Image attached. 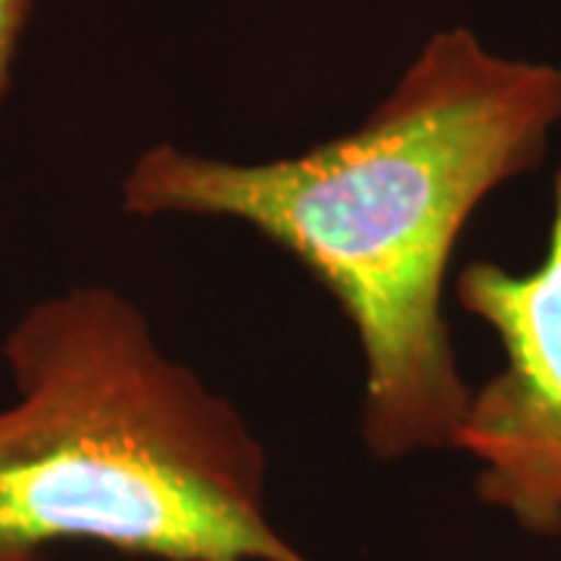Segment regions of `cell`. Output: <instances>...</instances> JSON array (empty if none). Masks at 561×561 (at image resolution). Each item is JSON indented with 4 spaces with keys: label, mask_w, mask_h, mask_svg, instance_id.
<instances>
[{
    "label": "cell",
    "mask_w": 561,
    "mask_h": 561,
    "mask_svg": "<svg viewBox=\"0 0 561 561\" xmlns=\"http://www.w3.org/2000/svg\"><path fill=\"white\" fill-rule=\"evenodd\" d=\"M561 125V66L440 28L365 119L294 157L234 162L153 144L122 179L138 219L253 228L341 306L362 350V443L381 461L453 449L471 387L443 312L459 234L534 172Z\"/></svg>",
    "instance_id": "cell-1"
},
{
    "label": "cell",
    "mask_w": 561,
    "mask_h": 561,
    "mask_svg": "<svg viewBox=\"0 0 561 561\" xmlns=\"http://www.w3.org/2000/svg\"><path fill=\"white\" fill-rule=\"evenodd\" d=\"M0 353V552L81 540L157 561H312L265 508L253 427L128 297H44Z\"/></svg>",
    "instance_id": "cell-2"
},
{
    "label": "cell",
    "mask_w": 561,
    "mask_h": 561,
    "mask_svg": "<svg viewBox=\"0 0 561 561\" xmlns=\"http://www.w3.org/2000/svg\"><path fill=\"white\" fill-rule=\"evenodd\" d=\"M459 306L502 343V368L471 390L453 449L478 461L474 490L530 534L561 530V169L556 213L537 268L515 275L471 262Z\"/></svg>",
    "instance_id": "cell-3"
},
{
    "label": "cell",
    "mask_w": 561,
    "mask_h": 561,
    "mask_svg": "<svg viewBox=\"0 0 561 561\" xmlns=\"http://www.w3.org/2000/svg\"><path fill=\"white\" fill-rule=\"evenodd\" d=\"M35 13V0H0V103L7 98L22 35Z\"/></svg>",
    "instance_id": "cell-4"
},
{
    "label": "cell",
    "mask_w": 561,
    "mask_h": 561,
    "mask_svg": "<svg viewBox=\"0 0 561 561\" xmlns=\"http://www.w3.org/2000/svg\"><path fill=\"white\" fill-rule=\"evenodd\" d=\"M0 561H41L38 556H22V552H0Z\"/></svg>",
    "instance_id": "cell-5"
}]
</instances>
